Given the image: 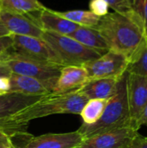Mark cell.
I'll return each instance as SVG.
<instances>
[{
  "label": "cell",
  "instance_id": "cell-1",
  "mask_svg": "<svg viewBox=\"0 0 147 148\" xmlns=\"http://www.w3.org/2000/svg\"><path fill=\"white\" fill-rule=\"evenodd\" d=\"M96 28L108 49L132 58L145 38L141 22L131 9L123 12H108L101 16Z\"/></svg>",
  "mask_w": 147,
  "mask_h": 148
},
{
  "label": "cell",
  "instance_id": "cell-2",
  "mask_svg": "<svg viewBox=\"0 0 147 148\" xmlns=\"http://www.w3.org/2000/svg\"><path fill=\"white\" fill-rule=\"evenodd\" d=\"M126 72L119 80L116 93L112 96L98 121L92 125L82 124L77 130L85 139L118 128L132 127L126 94Z\"/></svg>",
  "mask_w": 147,
  "mask_h": 148
},
{
  "label": "cell",
  "instance_id": "cell-3",
  "mask_svg": "<svg viewBox=\"0 0 147 148\" xmlns=\"http://www.w3.org/2000/svg\"><path fill=\"white\" fill-rule=\"evenodd\" d=\"M88 99L76 91L51 93L12 116L17 121L29 123L35 119L60 114H80Z\"/></svg>",
  "mask_w": 147,
  "mask_h": 148
},
{
  "label": "cell",
  "instance_id": "cell-4",
  "mask_svg": "<svg viewBox=\"0 0 147 148\" xmlns=\"http://www.w3.org/2000/svg\"><path fill=\"white\" fill-rule=\"evenodd\" d=\"M10 73L29 76L40 81L51 92H55L56 83L62 67L29 59L9 50L0 60Z\"/></svg>",
  "mask_w": 147,
  "mask_h": 148
},
{
  "label": "cell",
  "instance_id": "cell-5",
  "mask_svg": "<svg viewBox=\"0 0 147 148\" xmlns=\"http://www.w3.org/2000/svg\"><path fill=\"white\" fill-rule=\"evenodd\" d=\"M42 96L24 95L7 93L0 95V131H3L12 139L15 137H32L28 132L29 123L17 121L12 116L37 101Z\"/></svg>",
  "mask_w": 147,
  "mask_h": 148
},
{
  "label": "cell",
  "instance_id": "cell-6",
  "mask_svg": "<svg viewBox=\"0 0 147 148\" xmlns=\"http://www.w3.org/2000/svg\"><path fill=\"white\" fill-rule=\"evenodd\" d=\"M42 38L57 54L64 66H82L104 54L82 45L68 36L43 31Z\"/></svg>",
  "mask_w": 147,
  "mask_h": 148
},
{
  "label": "cell",
  "instance_id": "cell-7",
  "mask_svg": "<svg viewBox=\"0 0 147 148\" xmlns=\"http://www.w3.org/2000/svg\"><path fill=\"white\" fill-rule=\"evenodd\" d=\"M12 36L11 49L17 55L36 61L64 67V64L53 49L42 37Z\"/></svg>",
  "mask_w": 147,
  "mask_h": 148
},
{
  "label": "cell",
  "instance_id": "cell-8",
  "mask_svg": "<svg viewBox=\"0 0 147 148\" xmlns=\"http://www.w3.org/2000/svg\"><path fill=\"white\" fill-rule=\"evenodd\" d=\"M129 64L128 58L118 52L108 50L99 58L86 62L82 66L85 68L88 80L120 78L127 69Z\"/></svg>",
  "mask_w": 147,
  "mask_h": 148
},
{
  "label": "cell",
  "instance_id": "cell-9",
  "mask_svg": "<svg viewBox=\"0 0 147 148\" xmlns=\"http://www.w3.org/2000/svg\"><path fill=\"white\" fill-rule=\"evenodd\" d=\"M0 21L10 35L42 37L43 33L32 14H23L2 9Z\"/></svg>",
  "mask_w": 147,
  "mask_h": 148
},
{
  "label": "cell",
  "instance_id": "cell-10",
  "mask_svg": "<svg viewBox=\"0 0 147 148\" xmlns=\"http://www.w3.org/2000/svg\"><path fill=\"white\" fill-rule=\"evenodd\" d=\"M138 131L123 127L85 139L75 148H127Z\"/></svg>",
  "mask_w": 147,
  "mask_h": 148
},
{
  "label": "cell",
  "instance_id": "cell-11",
  "mask_svg": "<svg viewBox=\"0 0 147 148\" xmlns=\"http://www.w3.org/2000/svg\"><path fill=\"white\" fill-rule=\"evenodd\" d=\"M126 94L131 118V127L134 129V123L147 102L146 76L130 74L127 72Z\"/></svg>",
  "mask_w": 147,
  "mask_h": 148
},
{
  "label": "cell",
  "instance_id": "cell-12",
  "mask_svg": "<svg viewBox=\"0 0 147 148\" xmlns=\"http://www.w3.org/2000/svg\"><path fill=\"white\" fill-rule=\"evenodd\" d=\"M84 138L78 132L64 134H47L37 137H30L21 148H75Z\"/></svg>",
  "mask_w": 147,
  "mask_h": 148
},
{
  "label": "cell",
  "instance_id": "cell-13",
  "mask_svg": "<svg viewBox=\"0 0 147 148\" xmlns=\"http://www.w3.org/2000/svg\"><path fill=\"white\" fill-rule=\"evenodd\" d=\"M32 15L43 31L68 36L79 27V25L58 15L55 10L48 8L32 13Z\"/></svg>",
  "mask_w": 147,
  "mask_h": 148
},
{
  "label": "cell",
  "instance_id": "cell-14",
  "mask_svg": "<svg viewBox=\"0 0 147 148\" xmlns=\"http://www.w3.org/2000/svg\"><path fill=\"white\" fill-rule=\"evenodd\" d=\"M88 80V73L83 66H64L61 69L55 93L76 91L81 88Z\"/></svg>",
  "mask_w": 147,
  "mask_h": 148
},
{
  "label": "cell",
  "instance_id": "cell-15",
  "mask_svg": "<svg viewBox=\"0 0 147 148\" xmlns=\"http://www.w3.org/2000/svg\"><path fill=\"white\" fill-rule=\"evenodd\" d=\"M120 78L88 80V82L77 91L86 96L88 100H109L116 93L117 85Z\"/></svg>",
  "mask_w": 147,
  "mask_h": 148
},
{
  "label": "cell",
  "instance_id": "cell-16",
  "mask_svg": "<svg viewBox=\"0 0 147 148\" xmlns=\"http://www.w3.org/2000/svg\"><path fill=\"white\" fill-rule=\"evenodd\" d=\"M9 93H16L34 96H42L51 94V92L43 83L35 78L10 73L9 75Z\"/></svg>",
  "mask_w": 147,
  "mask_h": 148
},
{
  "label": "cell",
  "instance_id": "cell-17",
  "mask_svg": "<svg viewBox=\"0 0 147 148\" xmlns=\"http://www.w3.org/2000/svg\"><path fill=\"white\" fill-rule=\"evenodd\" d=\"M68 36L76 40L82 45L101 53H106L109 50L104 38L94 27L79 26L73 33L68 35Z\"/></svg>",
  "mask_w": 147,
  "mask_h": 148
},
{
  "label": "cell",
  "instance_id": "cell-18",
  "mask_svg": "<svg viewBox=\"0 0 147 148\" xmlns=\"http://www.w3.org/2000/svg\"><path fill=\"white\" fill-rule=\"evenodd\" d=\"M2 9L23 14L38 12L46 7L39 0H0Z\"/></svg>",
  "mask_w": 147,
  "mask_h": 148
},
{
  "label": "cell",
  "instance_id": "cell-19",
  "mask_svg": "<svg viewBox=\"0 0 147 148\" xmlns=\"http://www.w3.org/2000/svg\"><path fill=\"white\" fill-rule=\"evenodd\" d=\"M126 71L130 74L147 77V36L129 60Z\"/></svg>",
  "mask_w": 147,
  "mask_h": 148
},
{
  "label": "cell",
  "instance_id": "cell-20",
  "mask_svg": "<svg viewBox=\"0 0 147 148\" xmlns=\"http://www.w3.org/2000/svg\"><path fill=\"white\" fill-rule=\"evenodd\" d=\"M58 15L69 20L79 26L95 27L100 22L101 17L86 10H72L67 11H56Z\"/></svg>",
  "mask_w": 147,
  "mask_h": 148
},
{
  "label": "cell",
  "instance_id": "cell-21",
  "mask_svg": "<svg viewBox=\"0 0 147 148\" xmlns=\"http://www.w3.org/2000/svg\"><path fill=\"white\" fill-rule=\"evenodd\" d=\"M108 100L103 99H91L87 101L83 107L80 115L86 125L94 124L101 117Z\"/></svg>",
  "mask_w": 147,
  "mask_h": 148
},
{
  "label": "cell",
  "instance_id": "cell-22",
  "mask_svg": "<svg viewBox=\"0 0 147 148\" xmlns=\"http://www.w3.org/2000/svg\"><path fill=\"white\" fill-rule=\"evenodd\" d=\"M132 10L139 18L145 36H147V0H133Z\"/></svg>",
  "mask_w": 147,
  "mask_h": 148
},
{
  "label": "cell",
  "instance_id": "cell-23",
  "mask_svg": "<svg viewBox=\"0 0 147 148\" xmlns=\"http://www.w3.org/2000/svg\"><path fill=\"white\" fill-rule=\"evenodd\" d=\"M109 5L104 0H91L89 2V10L94 15L101 17L106 16L109 11Z\"/></svg>",
  "mask_w": 147,
  "mask_h": 148
},
{
  "label": "cell",
  "instance_id": "cell-24",
  "mask_svg": "<svg viewBox=\"0 0 147 148\" xmlns=\"http://www.w3.org/2000/svg\"><path fill=\"white\" fill-rule=\"evenodd\" d=\"M109 5V8H112L113 11L123 12L132 9L133 0H104Z\"/></svg>",
  "mask_w": 147,
  "mask_h": 148
},
{
  "label": "cell",
  "instance_id": "cell-25",
  "mask_svg": "<svg viewBox=\"0 0 147 148\" xmlns=\"http://www.w3.org/2000/svg\"><path fill=\"white\" fill-rule=\"evenodd\" d=\"M12 36L6 35L0 36V60L3 57V56L11 49L12 47Z\"/></svg>",
  "mask_w": 147,
  "mask_h": 148
},
{
  "label": "cell",
  "instance_id": "cell-26",
  "mask_svg": "<svg viewBox=\"0 0 147 148\" xmlns=\"http://www.w3.org/2000/svg\"><path fill=\"white\" fill-rule=\"evenodd\" d=\"M127 148H147V137H144L137 133Z\"/></svg>",
  "mask_w": 147,
  "mask_h": 148
},
{
  "label": "cell",
  "instance_id": "cell-27",
  "mask_svg": "<svg viewBox=\"0 0 147 148\" xmlns=\"http://www.w3.org/2000/svg\"><path fill=\"white\" fill-rule=\"evenodd\" d=\"M0 148H16L12 138L3 131H0Z\"/></svg>",
  "mask_w": 147,
  "mask_h": 148
},
{
  "label": "cell",
  "instance_id": "cell-28",
  "mask_svg": "<svg viewBox=\"0 0 147 148\" xmlns=\"http://www.w3.org/2000/svg\"><path fill=\"white\" fill-rule=\"evenodd\" d=\"M144 125L147 126V102L146 103L145 107L143 108L139 118L134 123V129L138 131L140 128V127Z\"/></svg>",
  "mask_w": 147,
  "mask_h": 148
},
{
  "label": "cell",
  "instance_id": "cell-29",
  "mask_svg": "<svg viewBox=\"0 0 147 148\" xmlns=\"http://www.w3.org/2000/svg\"><path fill=\"white\" fill-rule=\"evenodd\" d=\"M10 89V79L9 76L1 75L0 76V94L4 95L9 93Z\"/></svg>",
  "mask_w": 147,
  "mask_h": 148
},
{
  "label": "cell",
  "instance_id": "cell-30",
  "mask_svg": "<svg viewBox=\"0 0 147 148\" xmlns=\"http://www.w3.org/2000/svg\"><path fill=\"white\" fill-rule=\"evenodd\" d=\"M10 74L9 69L6 67V65L3 62H0V75H6V76H9Z\"/></svg>",
  "mask_w": 147,
  "mask_h": 148
},
{
  "label": "cell",
  "instance_id": "cell-31",
  "mask_svg": "<svg viewBox=\"0 0 147 148\" xmlns=\"http://www.w3.org/2000/svg\"><path fill=\"white\" fill-rule=\"evenodd\" d=\"M6 35H10V34L7 31V29H5V27L3 26V24L2 23V22L0 21V36H6Z\"/></svg>",
  "mask_w": 147,
  "mask_h": 148
},
{
  "label": "cell",
  "instance_id": "cell-32",
  "mask_svg": "<svg viewBox=\"0 0 147 148\" xmlns=\"http://www.w3.org/2000/svg\"><path fill=\"white\" fill-rule=\"evenodd\" d=\"M1 10H2V7H1V4H0V12H1Z\"/></svg>",
  "mask_w": 147,
  "mask_h": 148
},
{
  "label": "cell",
  "instance_id": "cell-33",
  "mask_svg": "<svg viewBox=\"0 0 147 148\" xmlns=\"http://www.w3.org/2000/svg\"><path fill=\"white\" fill-rule=\"evenodd\" d=\"M0 95H1V94H0Z\"/></svg>",
  "mask_w": 147,
  "mask_h": 148
}]
</instances>
